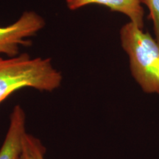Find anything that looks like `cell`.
Listing matches in <instances>:
<instances>
[{
	"label": "cell",
	"instance_id": "6da1fadb",
	"mask_svg": "<svg viewBox=\"0 0 159 159\" xmlns=\"http://www.w3.org/2000/svg\"><path fill=\"white\" fill-rule=\"evenodd\" d=\"M62 80L50 58H33L27 53L7 59L0 57V104L24 88L52 91L59 88Z\"/></svg>",
	"mask_w": 159,
	"mask_h": 159
},
{
	"label": "cell",
	"instance_id": "7a4b0ae2",
	"mask_svg": "<svg viewBox=\"0 0 159 159\" xmlns=\"http://www.w3.org/2000/svg\"><path fill=\"white\" fill-rule=\"evenodd\" d=\"M119 35L133 77L144 92L159 94V43L131 21L122 26Z\"/></svg>",
	"mask_w": 159,
	"mask_h": 159
},
{
	"label": "cell",
	"instance_id": "3957f363",
	"mask_svg": "<svg viewBox=\"0 0 159 159\" xmlns=\"http://www.w3.org/2000/svg\"><path fill=\"white\" fill-rule=\"evenodd\" d=\"M45 25V20L36 12L25 11L12 25L0 27V54L16 56L20 46H28V39L36 35Z\"/></svg>",
	"mask_w": 159,
	"mask_h": 159
},
{
	"label": "cell",
	"instance_id": "277c9868",
	"mask_svg": "<svg viewBox=\"0 0 159 159\" xmlns=\"http://www.w3.org/2000/svg\"><path fill=\"white\" fill-rule=\"evenodd\" d=\"M67 7L77 11L85 6L98 5L108 7L111 11L122 13L139 27H144V11L139 0H65Z\"/></svg>",
	"mask_w": 159,
	"mask_h": 159
},
{
	"label": "cell",
	"instance_id": "5b68a950",
	"mask_svg": "<svg viewBox=\"0 0 159 159\" xmlns=\"http://www.w3.org/2000/svg\"><path fill=\"white\" fill-rule=\"evenodd\" d=\"M26 134L25 111L21 106L16 105L10 117L8 130L0 149V159H20Z\"/></svg>",
	"mask_w": 159,
	"mask_h": 159
},
{
	"label": "cell",
	"instance_id": "8992f818",
	"mask_svg": "<svg viewBox=\"0 0 159 159\" xmlns=\"http://www.w3.org/2000/svg\"><path fill=\"white\" fill-rule=\"evenodd\" d=\"M45 148L39 139L26 134L20 159H44Z\"/></svg>",
	"mask_w": 159,
	"mask_h": 159
},
{
	"label": "cell",
	"instance_id": "52a82bcc",
	"mask_svg": "<svg viewBox=\"0 0 159 159\" xmlns=\"http://www.w3.org/2000/svg\"><path fill=\"white\" fill-rule=\"evenodd\" d=\"M139 2L148 7L149 19L152 21L155 36L159 43V0H139Z\"/></svg>",
	"mask_w": 159,
	"mask_h": 159
}]
</instances>
